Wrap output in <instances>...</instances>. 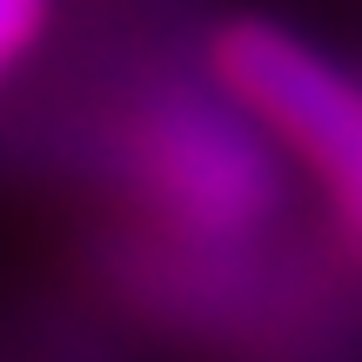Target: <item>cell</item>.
<instances>
[{"label":"cell","mask_w":362,"mask_h":362,"mask_svg":"<svg viewBox=\"0 0 362 362\" xmlns=\"http://www.w3.org/2000/svg\"><path fill=\"white\" fill-rule=\"evenodd\" d=\"M74 168L101 175L141 228L188 242H282L288 228V168L255 115L221 88V74L141 67L115 81L88 128L67 134Z\"/></svg>","instance_id":"1"},{"label":"cell","mask_w":362,"mask_h":362,"mask_svg":"<svg viewBox=\"0 0 362 362\" xmlns=\"http://www.w3.org/2000/svg\"><path fill=\"white\" fill-rule=\"evenodd\" d=\"M208 67L269 128L275 148L302 155L349 255H362V88L275 21H228L208 47Z\"/></svg>","instance_id":"2"}]
</instances>
